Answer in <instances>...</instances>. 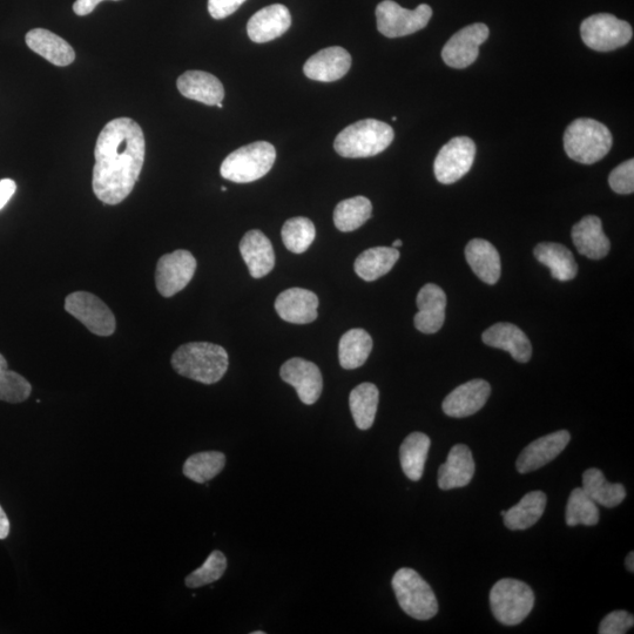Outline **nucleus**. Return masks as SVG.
Wrapping results in <instances>:
<instances>
[{"mask_svg":"<svg viewBox=\"0 0 634 634\" xmlns=\"http://www.w3.org/2000/svg\"><path fill=\"white\" fill-rule=\"evenodd\" d=\"M143 130L131 118L110 121L100 132L94 158L92 187L105 205H119L134 190L145 164Z\"/></svg>","mask_w":634,"mask_h":634,"instance_id":"nucleus-1","label":"nucleus"},{"mask_svg":"<svg viewBox=\"0 0 634 634\" xmlns=\"http://www.w3.org/2000/svg\"><path fill=\"white\" fill-rule=\"evenodd\" d=\"M171 362L180 376L202 384L219 382L229 366L226 350L208 342L186 343L173 354Z\"/></svg>","mask_w":634,"mask_h":634,"instance_id":"nucleus-2","label":"nucleus"},{"mask_svg":"<svg viewBox=\"0 0 634 634\" xmlns=\"http://www.w3.org/2000/svg\"><path fill=\"white\" fill-rule=\"evenodd\" d=\"M394 130L376 119L357 121L343 130L334 141L337 154L343 158H370L386 151L393 143Z\"/></svg>","mask_w":634,"mask_h":634,"instance_id":"nucleus-3","label":"nucleus"},{"mask_svg":"<svg viewBox=\"0 0 634 634\" xmlns=\"http://www.w3.org/2000/svg\"><path fill=\"white\" fill-rule=\"evenodd\" d=\"M612 134L595 119L579 118L564 133V148L569 158L579 164L592 165L611 151Z\"/></svg>","mask_w":634,"mask_h":634,"instance_id":"nucleus-4","label":"nucleus"},{"mask_svg":"<svg viewBox=\"0 0 634 634\" xmlns=\"http://www.w3.org/2000/svg\"><path fill=\"white\" fill-rule=\"evenodd\" d=\"M275 160L274 146L258 141L229 154L221 165V177L236 184H248L265 177L272 170Z\"/></svg>","mask_w":634,"mask_h":634,"instance_id":"nucleus-5","label":"nucleus"},{"mask_svg":"<svg viewBox=\"0 0 634 634\" xmlns=\"http://www.w3.org/2000/svg\"><path fill=\"white\" fill-rule=\"evenodd\" d=\"M490 605L499 623L515 626L521 624L534 609L535 593L521 580L502 579L490 592Z\"/></svg>","mask_w":634,"mask_h":634,"instance_id":"nucleus-6","label":"nucleus"},{"mask_svg":"<svg viewBox=\"0 0 634 634\" xmlns=\"http://www.w3.org/2000/svg\"><path fill=\"white\" fill-rule=\"evenodd\" d=\"M391 585L401 609L411 618L429 620L437 615L435 593L415 570L403 568L397 571Z\"/></svg>","mask_w":634,"mask_h":634,"instance_id":"nucleus-7","label":"nucleus"},{"mask_svg":"<svg viewBox=\"0 0 634 634\" xmlns=\"http://www.w3.org/2000/svg\"><path fill=\"white\" fill-rule=\"evenodd\" d=\"M580 37L591 50L610 52L631 42L632 26L610 13H598L580 25Z\"/></svg>","mask_w":634,"mask_h":634,"instance_id":"nucleus-8","label":"nucleus"},{"mask_svg":"<svg viewBox=\"0 0 634 634\" xmlns=\"http://www.w3.org/2000/svg\"><path fill=\"white\" fill-rule=\"evenodd\" d=\"M433 17V9L427 4L418 5L415 10L403 9L393 0H384L377 5V30L387 38H400L421 31Z\"/></svg>","mask_w":634,"mask_h":634,"instance_id":"nucleus-9","label":"nucleus"},{"mask_svg":"<svg viewBox=\"0 0 634 634\" xmlns=\"http://www.w3.org/2000/svg\"><path fill=\"white\" fill-rule=\"evenodd\" d=\"M65 310L93 334L111 336L116 332V316L96 295L87 292L72 293L65 300Z\"/></svg>","mask_w":634,"mask_h":634,"instance_id":"nucleus-10","label":"nucleus"},{"mask_svg":"<svg viewBox=\"0 0 634 634\" xmlns=\"http://www.w3.org/2000/svg\"><path fill=\"white\" fill-rule=\"evenodd\" d=\"M476 145L468 137H456L445 144L438 152L434 172L438 182L443 185L455 184L468 174L474 165Z\"/></svg>","mask_w":634,"mask_h":634,"instance_id":"nucleus-11","label":"nucleus"},{"mask_svg":"<svg viewBox=\"0 0 634 634\" xmlns=\"http://www.w3.org/2000/svg\"><path fill=\"white\" fill-rule=\"evenodd\" d=\"M197 271V260L188 251H175L161 256L155 271V285L164 298H172L185 289Z\"/></svg>","mask_w":634,"mask_h":634,"instance_id":"nucleus-12","label":"nucleus"},{"mask_svg":"<svg viewBox=\"0 0 634 634\" xmlns=\"http://www.w3.org/2000/svg\"><path fill=\"white\" fill-rule=\"evenodd\" d=\"M490 31L487 25L476 23L455 33L442 50L444 63L453 69H467L480 56V47L487 42Z\"/></svg>","mask_w":634,"mask_h":634,"instance_id":"nucleus-13","label":"nucleus"},{"mask_svg":"<svg viewBox=\"0 0 634 634\" xmlns=\"http://www.w3.org/2000/svg\"><path fill=\"white\" fill-rule=\"evenodd\" d=\"M280 376L289 386L295 388L299 399L307 406H312L320 399L323 379L319 367L313 362L294 357L283 364Z\"/></svg>","mask_w":634,"mask_h":634,"instance_id":"nucleus-14","label":"nucleus"},{"mask_svg":"<svg viewBox=\"0 0 634 634\" xmlns=\"http://www.w3.org/2000/svg\"><path fill=\"white\" fill-rule=\"evenodd\" d=\"M570 440L569 431L559 430L530 443L517 458L516 468L519 474H529L543 468L563 453Z\"/></svg>","mask_w":634,"mask_h":634,"instance_id":"nucleus-15","label":"nucleus"},{"mask_svg":"<svg viewBox=\"0 0 634 634\" xmlns=\"http://www.w3.org/2000/svg\"><path fill=\"white\" fill-rule=\"evenodd\" d=\"M352 67V56L342 47L333 46L310 57L303 72L309 79L321 83H333L345 77Z\"/></svg>","mask_w":634,"mask_h":634,"instance_id":"nucleus-16","label":"nucleus"},{"mask_svg":"<svg viewBox=\"0 0 634 634\" xmlns=\"http://www.w3.org/2000/svg\"><path fill=\"white\" fill-rule=\"evenodd\" d=\"M290 26L292 16L289 10L285 5L274 4L266 6L249 19L247 32L252 42L263 44L285 35Z\"/></svg>","mask_w":634,"mask_h":634,"instance_id":"nucleus-17","label":"nucleus"},{"mask_svg":"<svg viewBox=\"0 0 634 634\" xmlns=\"http://www.w3.org/2000/svg\"><path fill=\"white\" fill-rule=\"evenodd\" d=\"M490 384L484 380H472L457 387L445 397L443 411L450 417L463 418L480 411L489 400Z\"/></svg>","mask_w":634,"mask_h":634,"instance_id":"nucleus-18","label":"nucleus"},{"mask_svg":"<svg viewBox=\"0 0 634 634\" xmlns=\"http://www.w3.org/2000/svg\"><path fill=\"white\" fill-rule=\"evenodd\" d=\"M319 298L303 288H290L282 292L275 301L276 313L283 321L295 325H307L317 319Z\"/></svg>","mask_w":634,"mask_h":634,"instance_id":"nucleus-19","label":"nucleus"},{"mask_svg":"<svg viewBox=\"0 0 634 634\" xmlns=\"http://www.w3.org/2000/svg\"><path fill=\"white\" fill-rule=\"evenodd\" d=\"M415 327L423 334H435L444 325L447 295L441 287L428 283L417 295Z\"/></svg>","mask_w":634,"mask_h":634,"instance_id":"nucleus-20","label":"nucleus"},{"mask_svg":"<svg viewBox=\"0 0 634 634\" xmlns=\"http://www.w3.org/2000/svg\"><path fill=\"white\" fill-rule=\"evenodd\" d=\"M240 253L252 278H265L273 271L275 254L272 242L258 229L245 234L240 242Z\"/></svg>","mask_w":634,"mask_h":634,"instance_id":"nucleus-21","label":"nucleus"},{"mask_svg":"<svg viewBox=\"0 0 634 634\" xmlns=\"http://www.w3.org/2000/svg\"><path fill=\"white\" fill-rule=\"evenodd\" d=\"M475 461L471 450L464 444H457L438 470V487L442 490L464 488L475 475Z\"/></svg>","mask_w":634,"mask_h":634,"instance_id":"nucleus-22","label":"nucleus"},{"mask_svg":"<svg viewBox=\"0 0 634 634\" xmlns=\"http://www.w3.org/2000/svg\"><path fill=\"white\" fill-rule=\"evenodd\" d=\"M482 339L485 345L510 353L519 363H526L531 359L532 346L528 336L511 323H497L485 330Z\"/></svg>","mask_w":634,"mask_h":634,"instance_id":"nucleus-23","label":"nucleus"},{"mask_svg":"<svg viewBox=\"0 0 634 634\" xmlns=\"http://www.w3.org/2000/svg\"><path fill=\"white\" fill-rule=\"evenodd\" d=\"M572 240L579 254L591 260L605 258L610 252L611 242L604 234L602 220L589 215L572 228Z\"/></svg>","mask_w":634,"mask_h":634,"instance_id":"nucleus-24","label":"nucleus"},{"mask_svg":"<svg viewBox=\"0 0 634 634\" xmlns=\"http://www.w3.org/2000/svg\"><path fill=\"white\" fill-rule=\"evenodd\" d=\"M178 90L187 99L214 106L225 98L224 85L211 73L187 71L179 77Z\"/></svg>","mask_w":634,"mask_h":634,"instance_id":"nucleus-25","label":"nucleus"},{"mask_svg":"<svg viewBox=\"0 0 634 634\" xmlns=\"http://www.w3.org/2000/svg\"><path fill=\"white\" fill-rule=\"evenodd\" d=\"M26 44L37 55L42 56L53 65L67 66L74 62L76 53L63 38L44 29L31 30L26 35Z\"/></svg>","mask_w":634,"mask_h":634,"instance_id":"nucleus-26","label":"nucleus"},{"mask_svg":"<svg viewBox=\"0 0 634 634\" xmlns=\"http://www.w3.org/2000/svg\"><path fill=\"white\" fill-rule=\"evenodd\" d=\"M465 258L477 278L488 285H495L501 278V258L489 241L471 240L465 248Z\"/></svg>","mask_w":634,"mask_h":634,"instance_id":"nucleus-27","label":"nucleus"},{"mask_svg":"<svg viewBox=\"0 0 634 634\" xmlns=\"http://www.w3.org/2000/svg\"><path fill=\"white\" fill-rule=\"evenodd\" d=\"M535 256L550 269L553 279L565 282L576 278L578 265L569 248L555 242H542L535 248Z\"/></svg>","mask_w":634,"mask_h":634,"instance_id":"nucleus-28","label":"nucleus"},{"mask_svg":"<svg viewBox=\"0 0 634 634\" xmlns=\"http://www.w3.org/2000/svg\"><path fill=\"white\" fill-rule=\"evenodd\" d=\"M399 259V249L375 247L360 254L354 263V268L362 280L372 282L388 274Z\"/></svg>","mask_w":634,"mask_h":634,"instance_id":"nucleus-29","label":"nucleus"},{"mask_svg":"<svg viewBox=\"0 0 634 634\" xmlns=\"http://www.w3.org/2000/svg\"><path fill=\"white\" fill-rule=\"evenodd\" d=\"M546 495L543 491H532L526 494L521 502L505 512L504 524L510 530H526L534 526L542 518L546 508Z\"/></svg>","mask_w":634,"mask_h":634,"instance_id":"nucleus-30","label":"nucleus"},{"mask_svg":"<svg viewBox=\"0 0 634 634\" xmlns=\"http://www.w3.org/2000/svg\"><path fill=\"white\" fill-rule=\"evenodd\" d=\"M582 489L597 505L609 509L618 507L626 497L623 484L607 482L603 472L596 468L584 472Z\"/></svg>","mask_w":634,"mask_h":634,"instance_id":"nucleus-31","label":"nucleus"},{"mask_svg":"<svg viewBox=\"0 0 634 634\" xmlns=\"http://www.w3.org/2000/svg\"><path fill=\"white\" fill-rule=\"evenodd\" d=\"M431 441L423 433L410 434L401 445V467L409 480L420 481L424 474V467L429 454Z\"/></svg>","mask_w":634,"mask_h":634,"instance_id":"nucleus-32","label":"nucleus"},{"mask_svg":"<svg viewBox=\"0 0 634 634\" xmlns=\"http://www.w3.org/2000/svg\"><path fill=\"white\" fill-rule=\"evenodd\" d=\"M373 350V340L366 330L350 329L341 337L339 345V360L342 368L347 370L363 366Z\"/></svg>","mask_w":634,"mask_h":634,"instance_id":"nucleus-33","label":"nucleus"},{"mask_svg":"<svg viewBox=\"0 0 634 634\" xmlns=\"http://www.w3.org/2000/svg\"><path fill=\"white\" fill-rule=\"evenodd\" d=\"M379 400V389L373 383H362L350 393L349 407L357 428L368 430L373 427Z\"/></svg>","mask_w":634,"mask_h":634,"instance_id":"nucleus-34","label":"nucleus"},{"mask_svg":"<svg viewBox=\"0 0 634 634\" xmlns=\"http://www.w3.org/2000/svg\"><path fill=\"white\" fill-rule=\"evenodd\" d=\"M373 205L366 197H355L343 200L336 206L334 224L340 232L356 231L372 218Z\"/></svg>","mask_w":634,"mask_h":634,"instance_id":"nucleus-35","label":"nucleus"},{"mask_svg":"<svg viewBox=\"0 0 634 634\" xmlns=\"http://www.w3.org/2000/svg\"><path fill=\"white\" fill-rule=\"evenodd\" d=\"M226 465V456L220 451H204L187 458L184 475L195 483L204 484L217 477Z\"/></svg>","mask_w":634,"mask_h":634,"instance_id":"nucleus-36","label":"nucleus"},{"mask_svg":"<svg viewBox=\"0 0 634 634\" xmlns=\"http://www.w3.org/2000/svg\"><path fill=\"white\" fill-rule=\"evenodd\" d=\"M600 518L598 505L582 488L573 489L566 505L565 521L568 526H593Z\"/></svg>","mask_w":634,"mask_h":634,"instance_id":"nucleus-37","label":"nucleus"},{"mask_svg":"<svg viewBox=\"0 0 634 634\" xmlns=\"http://www.w3.org/2000/svg\"><path fill=\"white\" fill-rule=\"evenodd\" d=\"M282 240L289 252L302 254L312 246L316 229L312 221L298 217L289 219L282 227Z\"/></svg>","mask_w":634,"mask_h":634,"instance_id":"nucleus-38","label":"nucleus"},{"mask_svg":"<svg viewBox=\"0 0 634 634\" xmlns=\"http://www.w3.org/2000/svg\"><path fill=\"white\" fill-rule=\"evenodd\" d=\"M32 393L31 383L22 375L11 372L5 357L0 354V401L22 403Z\"/></svg>","mask_w":634,"mask_h":634,"instance_id":"nucleus-39","label":"nucleus"},{"mask_svg":"<svg viewBox=\"0 0 634 634\" xmlns=\"http://www.w3.org/2000/svg\"><path fill=\"white\" fill-rule=\"evenodd\" d=\"M227 558L221 551H213L201 568L195 570L185 579L187 588L199 589L202 586L217 582L225 575Z\"/></svg>","mask_w":634,"mask_h":634,"instance_id":"nucleus-40","label":"nucleus"},{"mask_svg":"<svg viewBox=\"0 0 634 634\" xmlns=\"http://www.w3.org/2000/svg\"><path fill=\"white\" fill-rule=\"evenodd\" d=\"M609 184L618 194H632L634 192V160H627L617 166L610 174Z\"/></svg>","mask_w":634,"mask_h":634,"instance_id":"nucleus-41","label":"nucleus"},{"mask_svg":"<svg viewBox=\"0 0 634 634\" xmlns=\"http://www.w3.org/2000/svg\"><path fill=\"white\" fill-rule=\"evenodd\" d=\"M634 625V617L626 611H615L607 615L599 625L600 634H624Z\"/></svg>","mask_w":634,"mask_h":634,"instance_id":"nucleus-42","label":"nucleus"},{"mask_svg":"<svg viewBox=\"0 0 634 634\" xmlns=\"http://www.w3.org/2000/svg\"><path fill=\"white\" fill-rule=\"evenodd\" d=\"M246 0H208V12L214 19H225L241 8Z\"/></svg>","mask_w":634,"mask_h":634,"instance_id":"nucleus-43","label":"nucleus"},{"mask_svg":"<svg viewBox=\"0 0 634 634\" xmlns=\"http://www.w3.org/2000/svg\"><path fill=\"white\" fill-rule=\"evenodd\" d=\"M17 190L16 182L12 179L0 180V211L8 205Z\"/></svg>","mask_w":634,"mask_h":634,"instance_id":"nucleus-44","label":"nucleus"},{"mask_svg":"<svg viewBox=\"0 0 634 634\" xmlns=\"http://www.w3.org/2000/svg\"><path fill=\"white\" fill-rule=\"evenodd\" d=\"M101 2H104V0H77V2L73 4V11L77 16H87L90 15ZM114 2H118V0H114Z\"/></svg>","mask_w":634,"mask_h":634,"instance_id":"nucleus-45","label":"nucleus"},{"mask_svg":"<svg viewBox=\"0 0 634 634\" xmlns=\"http://www.w3.org/2000/svg\"><path fill=\"white\" fill-rule=\"evenodd\" d=\"M10 521L8 516H6L2 505H0V539H6L10 535Z\"/></svg>","mask_w":634,"mask_h":634,"instance_id":"nucleus-46","label":"nucleus"},{"mask_svg":"<svg viewBox=\"0 0 634 634\" xmlns=\"http://www.w3.org/2000/svg\"><path fill=\"white\" fill-rule=\"evenodd\" d=\"M626 569L630 572L634 571V553L630 552L626 557Z\"/></svg>","mask_w":634,"mask_h":634,"instance_id":"nucleus-47","label":"nucleus"},{"mask_svg":"<svg viewBox=\"0 0 634 634\" xmlns=\"http://www.w3.org/2000/svg\"><path fill=\"white\" fill-rule=\"evenodd\" d=\"M402 245H403V242L401 240H396V241L393 242V248L397 249V248L402 247Z\"/></svg>","mask_w":634,"mask_h":634,"instance_id":"nucleus-48","label":"nucleus"},{"mask_svg":"<svg viewBox=\"0 0 634 634\" xmlns=\"http://www.w3.org/2000/svg\"><path fill=\"white\" fill-rule=\"evenodd\" d=\"M253 634H265V632L258 631V632H253Z\"/></svg>","mask_w":634,"mask_h":634,"instance_id":"nucleus-49","label":"nucleus"},{"mask_svg":"<svg viewBox=\"0 0 634 634\" xmlns=\"http://www.w3.org/2000/svg\"><path fill=\"white\" fill-rule=\"evenodd\" d=\"M221 191L226 192V191H227V188H226V187H221Z\"/></svg>","mask_w":634,"mask_h":634,"instance_id":"nucleus-50","label":"nucleus"},{"mask_svg":"<svg viewBox=\"0 0 634 634\" xmlns=\"http://www.w3.org/2000/svg\"><path fill=\"white\" fill-rule=\"evenodd\" d=\"M217 106L219 107V109H222V106H224V105H222V103H219V104H217Z\"/></svg>","mask_w":634,"mask_h":634,"instance_id":"nucleus-51","label":"nucleus"},{"mask_svg":"<svg viewBox=\"0 0 634 634\" xmlns=\"http://www.w3.org/2000/svg\"><path fill=\"white\" fill-rule=\"evenodd\" d=\"M505 512H507V511H504V510H503V511H501V515H502V516H504V515H505Z\"/></svg>","mask_w":634,"mask_h":634,"instance_id":"nucleus-52","label":"nucleus"}]
</instances>
